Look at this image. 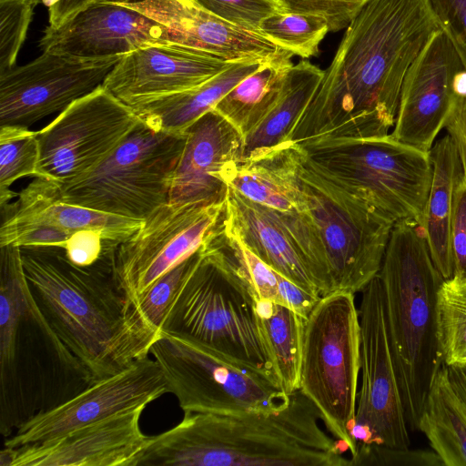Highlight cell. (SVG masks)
<instances>
[{"label":"cell","instance_id":"obj_1","mask_svg":"<svg viewBox=\"0 0 466 466\" xmlns=\"http://www.w3.org/2000/svg\"><path fill=\"white\" fill-rule=\"evenodd\" d=\"M440 29L430 0H370L347 26L290 143L389 135L404 77Z\"/></svg>","mask_w":466,"mask_h":466},{"label":"cell","instance_id":"obj_2","mask_svg":"<svg viewBox=\"0 0 466 466\" xmlns=\"http://www.w3.org/2000/svg\"><path fill=\"white\" fill-rule=\"evenodd\" d=\"M319 420L299 390L277 411H185L177 425L149 436L133 466H350Z\"/></svg>","mask_w":466,"mask_h":466},{"label":"cell","instance_id":"obj_3","mask_svg":"<svg viewBox=\"0 0 466 466\" xmlns=\"http://www.w3.org/2000/svg\"><path fill=\"white\" fill-rule=\"evenodd\" d=\"M33 296L95 381L147 357L157 338L138 326L115 275L116 259L83 268L63 248L20 247Z\"/></svg>","mask_w":466,"mask_h":466},{"label":"cell","instance_id":"obj_4","mask_svg":"<svg viewBox=\"0 0 466 466\" xmlns=\"http://www.w3.org/2000/svg\"><path fill=\"white\" fill-rule=\"evenodd\" d=\"M0 248V433L5 440L95 380L39 309L20 247Z\"/></svg>","mask_w":466,"mask_h":466},{"label":"cell","instance_id":"obj_5","mask_svg":"<svg viewBox=\"0 0 466 466\" xmlns=\"http://www.w3.org/2000/svg\"><path fill=\"white\" fill-rule=\"evenodd\" d=\"M379 276L409 430L419 431L426 396L441 363L436 303L444 279L419 222L403 218L394 223Z\"/></svg>","mask_w":466,"mask_h":466},{"label":"cell","instance_id":"obj_6","mask_svg":"<svg viewBox=\"0 0 466 466\" xmlns=\"http://www.w3.org/2000/svg\"><path fill=\"white\" fill-rule=\"evenodd\" d=\"M214 232L204 243L161 333L208 347L278 380L256 299L215 240Z\"/></svg>","mask_w":466,"mask_h":466},{"label":"cell","instance_id":"obj_7","mask_svg":"<svg viewBox=\"0 0 466 466\" xmlns=\"http://www.w3.org/2000/svg\"><path fill=\"white\" fill-rule=\"evenodd\" d=\"M360 372V325L354 293L330 292L305 321L299 390L350 459L356 454L351 431Z\"/></svg>","mask_w":466,"mask_h":466},{"label":"cell","instance_id":"obj_8","mask_svg":"<svg viewBox=\"0 0 466 466\" xmlns=\"http://www.w3.org/2000/svg\"><path fill=\"white\" fill-rule=\"evenodd\" d=\"M309 160L350 194L395 221L423 224L432 165L424 152L381 137L299 145Z\"/></svg>","mask_w":466,"mask_h":466},{"label":"cell","instance_id":"obj_9","mask_svg":"<svg viewBox=\"0 0 466 466\" xmlns=\"http://www.w3.org/2000/svg\"><path fill=\"white\" fill-rule=\"evenodd\" d=\"M296 173L325 250L332 292L361 291L380 270L396 221L328 177L299 145Z\"/></svg>","mask_w":466,"mask_h":466},{"label":"cell","instance_id":"obj_10","mask_svg":"<svg viewBox=\"0 0 466 466\" xmlns=\"http://www.w3.org/2000/svg\"><path fill=\"white\" fill-rule=\"evenodd\" d=\"M186 138V132L156 131L141 120L99 165L59 184L60 196L71 204L144 220L168 202Z\"/></svg>","mask_w":466,"mask_h":466},{"label":"cell","instance_id":"obj_11","mask_svg":"<svg viewBox=\"0 0 466 466\" xmlns=\"http://www.w3.org/2000/svg\"><path fill=\"white\" fill-rule=\"evenodd\" d=\"M150 354L184 412H268L289 402L276 379L196 342L162 333Z\"/></svg>","mask_w":466,"mask_h":466},{"label":"cell","instance_id":"obj_12","mask_svg":"<svg viewBox=\"0 0 466 466\" xmlns=\"http://www.w3.org/2000/svg\"><path fill=\"white\" fill-rule=\"evenodd\" d=\"M360 389L351 438L368 445L409 448V426L390 343L384 291L379 274L361 290Z\"/></svg>","mask_w":466,"mask_h":466},{"label":"cell","instance_id":"obj_13","mask_svg":"<svg viewBox=\"0 0 466 466\" xmlns=\"http://www.w3.org/2000/svg\"><path fill=\"white\" fill-rule=\"evenodd\" d=\"M140 123L130 106L99 86L37 131L38 177L63 185L86 174Z\"/></svg>","mask_w":466,"mask_h":466},{"label":"cell","instance_id":"obj_14","mask_svg":"<svg viewBox=\"0 0 466 466\" xmlns=\"http://www.w3.org/2000/svg\"><path fill=\"white\" fill-rule=\"evenodd\" d=\"M224 203H165L116 250V279L131 308L161 276L197 251L211 236Z\"/></svg>","mask_w":466,"mask_h":466},{"label":"cell","instance_id":"obj_15","mask_svg":"<svg viewBox=\"0 0 466 466\" xmlns=\"http://www.w3.org/2000/svg\"><path fill=\"white\" fill-rule=\"evenodd\" d=\"M83 59L43 51L0 74V127L30 126L103 85L122 58Z\"/></svg>","mask_w":466,"mask_h":466},{"label":"cell","instance_id":"obj_16","mask_svg":"<svg viewBox=\"0 0 466 466\" xmlns=\"http://www.w3.org/2000/svg\"><path fill=\"white\" fill-rule=\"evenodd\" d=\"M16 198L15 202L1 207L0 247L64 248L68 239L81 230L99 231L121 244L143 223L68 203L60 196L59 184L43 177H35Z\"/></svg>","mask_w":466,"mask_h":466},{"label":"cell","instance_id":"obj_17","mask_svg":"<svg viewBox=\"0 0 466 466\" xmlns=\"http://www.w3.org/2000/svg\"><path fill=\"white\" fill-rule=\"evenodd\" d=\"M168 392L164 373L154 359L137 360L125 370L96 380L55 409L20 426L4 447L43 442L123 411L147 407Z\"/></svg>","mask_w":466,"mask_h":466},{"label":"cell","instance_id":"obj_18","mask_svg":"<svg viewBox=\"0 0 466 466\" xmlns=\"http://www.w3.org/2000/svg\"><path fill=\"white\" fill-rule=\"evenodd\" d=\"M466 66L448 35L437 31L410 66L390 135L429 152L444 127L459 74Z\"/></svg>","mask_w":466,"mask_h":466},{"label":"cell","instance_id":"obj_19","mask_svg":"<svg viewBox=\"0 0 466 466\" xmlns=\"http://www.w3.org/2000/svg\"><path fill=\"white\" fill-rule=\"evenodd\" d=\"M232 63L177 43L157 42L124 55L102 86L134 107L194 88Z\"/></svg>","mask_w":466,"mask_h":466},{"label":"cell","instance_id":"obj_20","mask_svg":"<svg viewBox=\"0 0 466 466\" xmlns=\"http://www.w3.org/2000/svg\"><path fill=\"white\" fill-rule=\"evenodd\" d=\"M146 407L123 411L57 438L4 447L1 466H133L149 436L140 429Z\"/></svg>","mask_w":466,"mask_h":466},{"label":"cell","instance_id":"obj_21","mask_svg":"<svg viewBox=\"0 0 466 466\" xmlns=\"http://www.w3.org/2000/svg\"><path fill=\"white\" fill-rule=\"evenodd\" d=\"M166 41H169V34L163 25L114 0H99L61 26L46 27L39 48L42 52L99 59Z\"/></svg>","mask_w":466,"mask_h":466},{"label":"cell","instance_id":"obj_22","mask_svg":"<svg viewBox=\"0 0 466 466\" xmlns=\"http://www.w3.org/2000/svg\"><path fill=\"white\" fill-rule=\"evenodd\" d=\"M116 2L163 25L170 42L210 53L228 62L270 63L291 60L294 56L260 32L233 25L198 5H187L179 0Z\"/></svg>","mask_w":466,"mask_h":466},{"label":"cell","instance_id":"obj_23","mask_svg":"<svg viewBox=\"0 0 466 466\" xmlns=\"http://www.w3.org/2000/svg\"><path fill=\"white\" fill-rule=\"evenodd\" d=\"M186 143L173 172L168 203L222 204L227 170L242 159L244 137L214 109L186 129Z\"/></svg>","mask_w":466,"mask_h":466},{"label":"cell","instance_id":"obj_24","mask_svg":"<svg viewBox=\"0 0 466 466\" xmlns=\"http://www.w3.org/2000/svg\"><path fill=\"white\" fill-rule=\"evenodd\" d=\"M223 227L276 272L320 296L299 251L271 208L247 198L228 186Z\"/></svg>","mask_w":466,"mask_h":466},{"label":"cell","instance_id":"obj_25","mask_svg":"<svg viewBox=\"0 0 466 466\" xmlns=\"http://www.w3.org/2000/svg\"><path fill=\"white\" fill-rule=\"evenodd\" d=\"M419 431L444 466H466V368L441 363L423 404Z\"/></svg>","mask_w":466,"mask_h":466},{"label":"cell","instance_id":"obj_26","mask_svg":"<svg viewBox=\"0 0 466 466\" xmlns=\"http://www.w3.org/2000/svg\"><path fill=\"white\" fill-rule=\"evenodd\" d=\"M431 184L427 198L423 229L432 261L443 279L454 273L451 247L453 190L462 165L457 147L446 134L430 150Z\"/></svg>","mask_w":466,"mask_h":466},{"label":"cell","instance_id":"obj_27","mask_svg":"<svg viewBox=\"0 0 466 466\" xmlns=\"http://www.w3.org/2000/svg\"><path fill=\"white\" fill-rule=\"evenodd\" d=\"M264 64L258 61L233 62L227 69L194 88L131 108L142 122L156 131L184 133L235 86Z\"/></svg>","mask_w":466,"mask_h":466},{"label":"cell","instance_id":"obj_28","mask_svg":"<svg viewBox=\"0 0 466 466\" xmlns=\"http://www.w3.org/2000/svg\"><path fill=\"white\" fill-rule=\"evenodd\" d=\"M323 76L324 70L307 59L292 66L276 105L244 137L241 161L290 143V134L314 96Z\"/></svg>","mask_w":466,"mask_h":466},{"label":"cell","instance_id":"obj_29","mask_svg":"<svg viewBox=\"0 0 466 466\" xmlns=\"http://www.w3.org/2000/svg\"><path fill=\"white\" fill-rule=\"evenodd\" d=\"M293 65L291 60L264 64L235 86L212 109L245 137L278 102Z\"/></svg>","mask_w":466,"mask_h":466},{"label":"cell","instance_id":"obj_30","mask_svg":"<svg viewBox=\"0 0 466 466\" xmlns=\"http://www.w3.org/2000/svg\"><path fill=\"white\" fill-rule=\"evenodd\" d=\"M260 329L276 377L287 395L299 390L305 319L279 303L256 299Z\"/></svg>","mask_w":466,"mask_h":466},{"label":"cell","instance_id":"obj_31","mask_svg":"<svg viewBox=\"0 0 466 466\" xmlns=\"http://www.w3.org/2000/svg\"><path fill=\"white\" fill-rule=\"evenodd\" d=\"M436 333L441 362L466 368V277L444 279L437 292Z\"/></svg>","mask_w":466,"mask_h":466},{"label":"cell","instance_id":"obj_32","mask_svg":"<svg viewBox=\"0 0 466 466\" xmlns=\"http://www.w3.org/2000/svg\"><path fill=\"white\" fill-rule=\"evenodd\" d=\"M204 244L157 279L131 308L133 320L157 339L179 291L198 262Z\"/></svg>","mask_w":466,"mask_h":466},{"label":"cell","instance_id":"obj_33","mask_svg":"<svg viewBox=\"0 0 466 466\" xmlns=\"http://www.w3.org/2000/svg\"><path fill=\"white\" fill-rule=\"evenodd\" d=\"M37 131L27 127H0V208L17 194L11 186L24 177H39L40 148Z\"/></svg>","mask_w":466,"mask_h":466},{"label":"cell","instance_id":"obj_34","mask_svg":"<svg viewBox=\"0 0 466 466\" xmlns=\"http://www.w3.org/2000/svg\"><path fill=\"white\" fill-rule=\"evenodd\" d=\"M329 31L325 18L290 12L274 14L259 25V32L268 39L301 58L316 56Z\"/></svg>","mask_w":466,"mask_h":466},{"label":"cell","instance_id":"obj_35","mask_svg":"<svg viewBox=\"0 0 466 466\" xmlns=\"http://www.w3.org/2000/svg\"><path fill=\"white\" fill-rule=\"evenodd\" d=\"M33 9L29 0H0V74L16 66Z\"/></svg>","mask_w":466,"mask_h":466},{"label":"cell","instance_id":"obj_36","mask_svg":"<svg viewBox=\"0 0 466 466\" xmlns=\"http://www.w3.org/2000/svg\"><path fill=\"white\" fill-rule=\"evenodd\" d=\"M197 5L217 16L241 27L259 32L261 22L280 12L275 0H196Z\"/></svg>","mask_w":466,"mask_h":466},{"label":"cell","instance_id":"obj_37","mask_svg":"<svg viewBox=\"0 0 466 466\" xmlns=\"http://www.w3.org/2000/svg\"><path fill=\"white\" fill-rule=\"evenodd\" d=\"M285 12L310 14L326 19L329 30L338 32L350 25L370 0H275Z\"/></svg>","mask_w":466,"mask_h":466},{"label":"cell","instance_id":"obj_38","mask_svg":"<svg viewBox=\"0 0 466 466\" xmlns=\"http://www.w3.org/2000/svg\"><path fill=\"white\" fill-rule=\"evenodd\" d=\"M350 466H444L434 451L368 445L357 449Z\"/></svg>","mask_w":466,"mask_h":466},{"label":"cell","instance_id":"obj_39","mask_svg":"<svg viewBox=\"0 0 466 466\" xmlns=\"http://www.w3.org/2000/svg\"><path fill=\"white\" fill-rule=\"evenodd\" d=\"M451 247L454 274L466 277V175L459 177L453 190Z\"/></svg>","mask_w":466,"mask_h":466},{"label":"cell","instance_id":"obj_40","mask_svg":"<svg viewBox=\"0 0 466 466\" xmlns=\"http://www.w3.org/2000/svg\"><path fill=\"white\" fill-rule=\"evenodd\" d=\"M441 28L448 35L466 66V0H430Z\"/></svg>","mask_w":466,"mask_h":466},{"label":"cell","instance_id":"obj_41","mask_svg":"<svg viewBox=\"0 0 466 466\" xmlns=\"http://www.w3.org/2000/svg\"><path fill=\"white\" fill-rule=\"evenodd\" d=\"M444 128L457 147L466 175V70L457 76L453 101Z\"/></svg>","mask_w":466,"mask_h":466},{"label":"cell","instance_id":"obj_42","mask_svg":"<svg viewBox=\"0 0 466 466\" xmlns=\"http://www.w3.org/2000/svg\"><path fill=\"white\" fill-rule=\"evenodd\" d=\"M277 279V303L286 306L306 320L321 297L308 291L278 272Z\"/></svg>","mask_w":466,"mask_h":466},{"label":"cell","instance_id":"obj_43","mask_svg":"<svg viewBox=\"0 0 466 466\" xmlns=\"http://www.w3.org/2000/svg\"><path fill=\"white\" fill-rule=\"evenodd\" d=\"M99 0H56L48 6V26L57 28Z\"/></svg>","mask_w":466,"mask_h":466},{"label":"cell","instance_id":"obj_44","mask_svg":"<svg viewBox=\"0 0 466 466\" xmlns=\"http://www.w3.org/2000/svg\"><path fill=\"white\" fill-rule=\"evenodd\" d=\"M179 1H181V2H183L185 4H187V5H197L196 0H179Z\"/></svg>","mask_w":466,"mask_h":466}]
</instances>
